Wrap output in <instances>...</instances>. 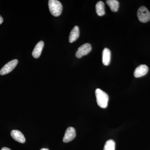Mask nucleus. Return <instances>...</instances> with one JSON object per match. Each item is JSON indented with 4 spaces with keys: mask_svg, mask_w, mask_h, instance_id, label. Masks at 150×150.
<instances>
[{
    "mask_svg": "<svg viewBox=\"0 0 150 150\" xmlns=\"http://www.w3.org/2000/svg\"><path fill=\"white\" fill-rule=\"evenodd\" d=\"M115 142L113 140H109L107 141L105 144L103 150H115Z\"/></svg>",
    "mask_w": 150,
    "mask_h": 150,
    "instance_id": "nucleus-14",
    "label": "nucleus"
},
{
    "mask_svg": "<svg viewBox=\"0 0 150 150\" xmlns=\"http://www.w3.org/2000/svg\"><path fill=\"white\" fill-rule=\"evenodd\" d=\"M40 150H49L48 149H45V148H43V149H41Z\"/></svg>",
    "mask_w": 150,
    "mask_h": 150,
    "instance_id": "nucleus-17",
    "label": "nucleus"
},
{
    "mask_svg": "<svg viewBox=\"0 0 150 150\" xmlns=\"http://www.w3.org/2000/svg\"><path fill=\"white\" fill-rule=\"evenodd\" d=\"M108 5L109 6L112 12H117L119 6V3L117 0H108L106 1Z\"/></svg>",
    "mask_w": 150,
    "mask_h": 150,
    "instance_id": "nucleus-12",
    "label": "nucleus"
},
{
    "mask_svg": "<svg viewBox=\"0 0 150 150\" xmlns=\"http://www.w3.org/2000/svg\"><path fill=\"white\" fill-rule=\"evenodd\" d=\"M18 64V61L17 59L12 60L4 65L0 71V74L5 75L10 73L16 67Z\"/></svg>",
    "mask_w": 150,
    "mask_h": 150,
    "instance_id": "nucleus-4",
    "label": "nucleus"
},
{
    "mask_svg": "<svg viewBox=\"0 0 150 150\" xmlns=\"http://www.w3.org/2000/svg\"><path fill=\"white\" fill-rule=\"evenodd\" d=\"M111 52L108 48H105L103 51L102 62L105 66H108L110 64Z\"/></svg>",
    "mask_w": 150,
    "mask_h": 150,
    "instance_id": "nucleus-10",
    "label": "nucleus"
},
{
    "mask_svg": "<svg viewBox=\"0 0 150 150\" xmlns=\"http://www.w3.org/2000/svg\"><path fill=\"white\" fill-rule=\"evenodd\" d=\"M76 136V131L74 128L73 127H69L65 132L64 136L63 138V141L64 143L72 141Z\"/></svg>",
    "mask_w": 150,
    "mask_h": 150,
    "instance_id": "nucleus-6",
    "label": "nucleus"
},
{
    "mask_svg": "<svg viewBox=\"0 0 150 150\" xmlns=\"http://www.w3.org/2000/svg\"><path fill=\"white\" fill-rule=\"evenodd\" d=\"M96 9L98 15L100 16L104 15L105 14L104 4L102 1H100L97 3L96 6Z\"/></svg>",
    "mask_w": 150,
    "mask_h": 150,
    "instance_id": "nucleus-13",
    "label": "nucleus"
},
{
    "mask_svg": "<svg viewBox=\"0 0 150 150\" xmlns=\"http://www.w3.org/2000/svg\"><path fill=\"white\" fill-rule=\"evenodd\" d=\"M137 16L140 22L145 23L150 20V12L146 7L141 6L138 9Z\"/></svg>",
    "mask_w": 150,
    "mask_h": 150,
    "instance_id": "nucleus-3",
    "label": "nucleus"
},
{
    "mask_svg": "<svg viewBox=\"0 0 150 150\" xmlns=\"http://www.w3.org/2000/svg\"><path fill=\"white\" fill-rule=\"evenodd\" d=\"M3 21H4V20H3V18L0 15V25L3 23Z\"/></svg>",
    "mask_w": 150,
    "mask_h": 150,
    "instance_id": "nucleus-15",
    "label": "nucleus"
},
{
    "mask_svg": "<svg viewBox=\"0 0 150 150\" xmlns=\"http://www.w3.org/2000/svg\"><path fill=\"white\" fill-rule=\"evenodd\" d=\"M91 45L89 43L83 44L78 48L76 53V57L79 59L82 56L87 55L91 51Z\"/></svg>",
    "mask_w": 150,
    "mask_h": 150,
    "instance_id": "nucleus-5",
    "label": "nucleus"
},
{
    "mask_svg": "<svg viewBox=\"0 0 150 150\" xmlns=\"http://www.w3.org/2000/svg\"><path fill=\"white\" fill-rule=\"evenodd\" d=\"M44 43L43 41H40L36 44L32 52V56L35 59L39 58L43 50Z\"/></svg>",
    "mask_w": 150,
    "mask_h": 150,
    "instance_id": "nucleus-9",
    "label": "nucleus"
},
{
    "mask_svg": "<svg viewBox=\"0 0 150 150\" xmlns=\"http://www.w3.org/2000/svg\"><path fill=\"white\" fill-rule=\"evenodd\" d=\"M80 35L79 28L77 25L74 26L70 33L69 40L70 43H72L76 41Z\"/></svg>",
    "mask_w": 150,
    "mask_h": 150,
    "instance_id": "nucleus-11",
    "label": "nucleus"
},
{
    "mask_svg": "<svg viewBox=\"0 0 150 150\" xmlns=\"http://www.w3.org/2000/svg\"><path fill=\"white\" fill-rule=\"evenodd\" d=\"M1 150H11L10 149H9L8 148L4 147L1 149Z\"/></svg>",
    "mask_w": 150,
    "mask_h": 150,
    "instance_id": "nucleus-16",
    "label": "nucleus"
},
{
    "mask_svg": "<svg viewBox=\"0 0 150 150\" xmlns=\"http://www.w3.org/2000/svg\"><path fill=\"white\" fill-rule=\"evenodd\" d=\"M95 94L98 105L101 108H106L107 107L109 99L107 94L99 88L96 90Z\"/></svg>",
    "mask_w": 150,
    "mask_h": 150,
    "instance_id": "nucleus-1",
    "label": "nucleus"
},
{
    "mask_svg": "<svg viewBox=\"0 0 150 150\" xmlns=\"http://www.w3.org/2000/svg\"><path fill=\"white\" fill-rule=\"evenodd\" d=\"M11 135L14 140L19 143L23 144L25 142V139L24 135L18 130H13L11 132Z\"/></svg>",
    "mask_w": 150,
    "mask_h": 150,
    "instance_id": "nucleus-8",
    "label": "nucleus"
},
{
    "mask_svg": "<svg viewBox=\"0 0 150 150\" xmlns=\"http://www.w3.org/2000/svg\"><path fill=\"white\" fill-rule=\"evenodd\" d=\"M149 68L146 65H140L136 68L134 72V76L135 77L139 78L147 74Z\"/></svg>",
    "mask_w": 150,
    "mask_h": 150,
    "instance_id": "nucleus-7",
    "label": "nucleus"
},
{
    "mask_svg": "<svg viewBox=\"0 0 150 150\" xmlns=\"http://www.w3.org/2000/svg\"><path fill=\"white\" fill-rule=\"evenodd\" d=\"M49 10L52 15L59 16L62 13L63 6L62 4L57 0H49L48 1Z\"/></svg>",
    "mask_w": 150,
    "mask_h": 150,
    "instance_id": "nucleus-2",
    "label": "nucleus"
}]
</instances>
